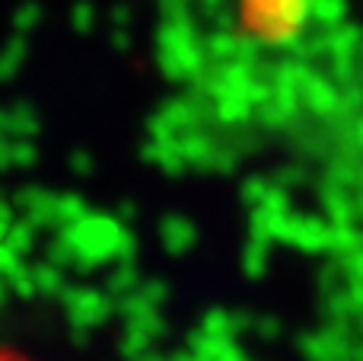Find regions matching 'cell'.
Listing matches in <instances>:
<instances>
[{
    "mask_svg": "<svg viewBox=\"0 0 363 361\" xmlns=\"http://www.w3.org/2000/svg\"><path fill=\"white\" fill-rule=\"evenodd\" d=\"M313 0H236V32L258 45H287L306 29Z\"/></svg>",
    "mask_w": 363,
    "mask_h": 361,
    "instance_id": "cell-1",
    "label": "cell"
},
{
    "mask_svg": "<svg viewBox=\"0 0 363 361\" xmlns=\"http://www.w3.org/2000/svg\"><path fill=\"white\" fill-rule=\"evenodd\" d=\"M0 361H32L29 355H23V352L10 349V345H0Z\"/></svg>",
    "mask_w": 363,
    "mask_h": 361,
    "instance_id": "cell-2",
    "label": "cell"
}]
</instances>
